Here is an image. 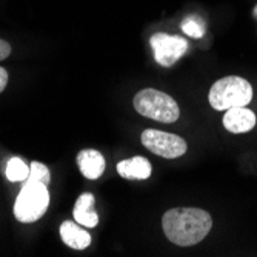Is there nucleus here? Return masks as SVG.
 Returning a JSON list of instances; mask_svg holds the SVG:
<instances>
[{
  "mask_svg": "<svg viewBox=\"0 0 257 257\" xmlns=\"http://www.w3.org/2000/svg\"><path fill=\"white\" fill-rule=\"evenodd\" d=\"M168 240L179 246H193L202 242L213 226L211 216L200 208H173L162 217Z\"/></svg>",
  "mask_w": 257,
  "mask_h": 257,
  "instance_id": "obj_1",
  "label": "nucleus"
},
{
  "mask_svg": "<svg viewBox=\"0 0 257 257\" xmlns=\"http://www.w3.org/2000/svg\"><path fill=\"white\" fill-rule=\"evenodd\" d=\"M50 193L48 185L27 179L16 199L14 216L22 223H33L39 220L48 209Z\"/></svg>",
  "mask_w": 257,
  "mask_h": 257,
  "instance_id": "obj_2",
  "label": "nucleus"
},
{
  "mask_svg": "<svg viewBox=\"0 0 257 257\" xmlns=\"http://www.w3.org/2000/svg\"><path fill=\"white\" fill-rule=\"evenodd\" d=\"M209 105L217 111L234 106H246L252 99V86L248 80L228 76L217 80L209 89Z\"/></svg>",
  "mask_w": 257,
  "mask_h": 257,
  "instance_id": "obj_3",
  "label": "nucleus"
},
{
  "mask_svg": "<svg viewBox=\"0 0 257 257\" xmlns=\"http://www.w3.org/2000/svg\"><path fill=\"white\" fill-rule=\"evenodd\" d=\"M133 103L139 114L162 123H173L180 115V109L176 100L170 94L153 88L139 91L134 96Z\"/></svg>",
  "mask_w": 257,
  "mask_h": 257,
  "instance_id": "obj_4",
  "label": "nucleus"
},
{
  "mask_svg": "<svg viewBox=\"0 0 257 257\" xmlns=\"http://www.w3.org/2000/svg\"><path fill=\"white\" fill-rule=\"evenodd\" d=\"M142 144L151 153L165 159H177L186 153V142L182 137L159 130H145Z\"/></svg>",
  "mask_w": 257,
  "mask_h": 257,
  "instance_id": "obj_5",
  "label": "nucleus"
},
{
  "mask_svg": "<svg viewBox=\"0 0 257 257\" xmlns=\"http://www.w3.org/2000/svg\"><path fill=\"white\" fill-rule=\"evenodd\" d=\"M154 59L162 66H173L188 50V42L180 36H170L165 33H156L150 39Z\"/></svg>",
  "mask_w": 257,
  "mask_h": 257,
  "instance_id": "obj_6",
  "label": "nucleus"
},
{
  "mask_svg": "<svg viewBox=\"0 0 257 257\" xmlns=\"http://www.w3.org/2000/svg\"><path fill=\"white\" fill-rule=\"evenodd\" d=\"M254 125H255V114L246 106L229 108L223 115V126L232 134L248 133L254 128Z\"/></svg>",
  "mask_w": 257,
  "mask_h": 257,
  "instance_id": "obj_7",
  "label": "nucleus"
},
{
  "mask_svg": "<svg viewBox=\"0 0 257 257\" xmlns=\"http://www.w3.org/2000/svg\"><path fill=\"white\" fill-rule=\"evenodd\" d=\"M77 165L86 179L96 180L105 171V159L96 150H83L77 154Z\"/></svg>",
  "mask_w": 257,
  "mask_h": 257,
  "instance_id": "obj_8",
  "label": "nucleus"
},
{
  "mask_svg": "<svg viewBox=\"0 0 257 257\" xmlns=\"http://www.w3.org/2000/svg\"><path fill=\"white\" fill-rule=\"evenodd\" d=\"M117 173L123 179L130 180H145L151 176V163L145 157L136 156L117 163Z\"/></svg>",
  "mask_w": 257,
  "mask_h": 257,
  "instance_id": "obj_9",
  "label": "nucleus"
},
{
  "mask_svg": "<svg viewBox=\"0 0 257 257\" xmlns=\"http://www.w3.org/2000/svg\"><path fill=\"white\" fill-rule=\"evenodd\" d=\"M94 203L96 199L91 193H83L74 206V220L86 228H94L99 223V216L94 211Z\"/></svg>",
  "mask_w": 257,
  "mask_h": 257,
  "instance_id": "obj_10",
  "label": "nucleus"
},
{
  "mask_svg": "<svg viewBox=\"0 0 257 257\" xmlns=\"http://www.w3.org/2000/svg\"><path fill=\"white\" fill-rule=\"evenodd\" d=\"M60 237L73 249H85L91 245V236L89 232L79 228L74 222L71 220H65L60 225Z\"/></svg>",
  "mask_w": 257,
  "mask_h": 257,
  "instance_id": "obj_11",
  "label": "nucleus"
},
{
  "mask_svg": "<svg viewBox=\"0 0 257 257\" xmlns=\"http://www.w3.org/2000/svg\"><path fill=\"white\" fill-rule=\"evenodd\" d=\"M5 173L11 182H25L30 176V167L20 157H13L8 160Z\"/></svg>",
  "mask_w": 257,
  "mask_h": 257,
  "instance_id": "obj_12",
  "label": "nucleus"
},
{
  "mask_svg": "<svg viewBox=\"0 0 257 257\" xmlns=\"http://www.w3.org/2000/svg\"><path fill=\"white\" fill-rule=\"evenodd\" d=\"M182 30L186 36H190L193 39H200L205 34V25L199 17H186L182 22Z\"/></svg>",
  "mask_w": 257,
  "mask_h": 257,
  "instance_id": "obj_13",
  "label": "nucleus"
},
{
  "mask_svg": "<svg viewBox=\"0 0 257 257\" xmlns=\"http://www.w3.org/2000/svg\"><path fill=\"white\" fill-rule=\"evenodd\" d=\"M30 180H37V182H42L45 185H50V180H51V174H50V170L46 168L43 163L40 162H33L30 165V176H28Z\"/></svg>",
  "mask_w": 257,
  "mask_h": 257,
  "instance_id": "obj_14",
  "label": "nucleus"
},
{
  "mask_svg": "<svg viewBox=\"0 0 257 257\" xmlns=\"http://www.w3.org/2000/svg\"><path fill=\"white\" fill-rule=\"evenodd\" d=\"M11 54V45L5 40L0 39V60L7 59Z\"/></svg>",
  "mask_w": 257,
  "mask_h": 257,
  "instance_id": "obj_15",
  "label": "nucleus"
},
{
  "mask_svg": "<svg viewBox=\"0 0 257 257\" xmlns=\"http://www.w3.org/2000/svg\"><path fill=\"white\" fill-rule=\"evenodd\" d=\"M7 83H8V71L5 68H0V92L5 89Z\"/></svg>",
  "mask_w": 257,
  "mask_h": 257,
  "instance_id": "obj_16",
  "label": "nucleus"
},
{
  "mask_svg": "<svg viewBox=\"0 0 257 257\" xmlns=\"http://www.w3.org/2000/svg\"><path fill=\"white\" fill-rule=\"evenodd\" d=\"M254 14L257 16V7H255V10H254Z\"/></svg>",
  "mask_w": 257,
  "mask_h": 257,
  "instance_id": "obj_17",
  "label": "nucleus"
}]
</instances>
